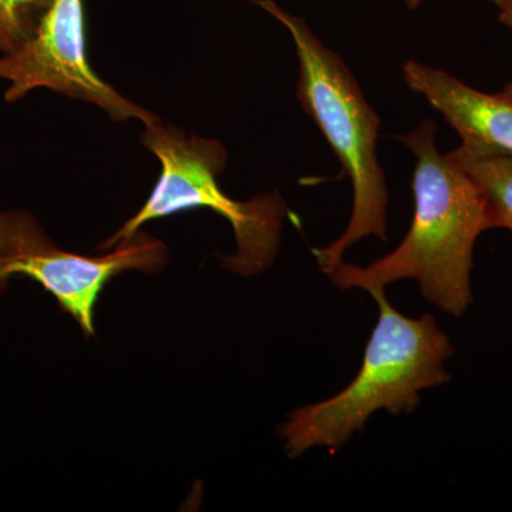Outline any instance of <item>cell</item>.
Here are the masks:
<instances>
[{
    "instance_id": "cell-4",
    "label": "cell",
    "mask_w": 512,
    "mask_h": 512,
    "mask_svg": "<svg viewBox=\"0 0 512 512\" xmlns=\"http://www.w3.org/2000/svg\"><path fill=\"white\" fill-rule=\"evenodd\" d=\"M141 141L160 160V178L141 210L100 244L99 251L116 248L147 222L177 212L210 208L231 224L237 239V252L221 256L225 269L252 276L271 268L278 254L282 222L288 214L281 195L268 192L249 201L228 197L217 181L228 161L220 141L187 137L160 121L146 127Z\"/></svg>"
},
{
    "instance_id": "cell-8",
    "label": "cell",
    "mask_w": 512,
    "mask_h": 512,
    "mask_svg": "<svg viewBox=\"0 0 512 512\" xmlns=\"http://www.w3.org/2000/svg\"><path fill=\"white\" fill-rule=\"evenodd\" d=\"M448 156L477 184L487 205L490 228H503L512 235V157H474L460 147Z\"/></svg>"
},
{
    "instance_id": "cell-10",
    "label": "cell",
    "mask_w": 512,
    "mask_h": 512,
    "mask_svg": "<svg viewBox=\"0 0 512 512\" xmlns=\"http://www.w3.org/2000/svg\"><path fill=\"white\" fill-rule=\"evenodd\" d=\"M498 10H500L501 22L512 30V0H505Z\"/></svg>"
},
{
    "instance_id": "cell-12",
    "label": "cell",
    "mask_w": 512,
    "mask_h": 512,
    "mask_svg": "<svg viewBox=\"0 0 512 512\" xmlns=\"http://www.w3.org/2000/svg\"><path fill=\"white\" fill-rule=\"evenodd\" d=\"M490 2H493L497 8H500L501 5L505 2V0H490Z\"/></svg>"
},
{
    "instance_id": "cell-6",
    "label": "cell",
    "mask_w": 512,
    "mask_h": 512,
    "mask_svg": "<svg viewBox=\"0 0 512 512\" xmlns=\"http://www.w3.org/2000/svg\"><path fill=\"white\" fill-rule=\"evenodd\" d=\"M0 80L9 83L8 103L49 89L96 104L113 120L137 119L146 127L160 121L93 72L86 55L83 0H52L28 42L0 56Z\"/></svg>"
},
{
    "instance_id": "cell-11",
    "label": "cell",
    "mask_w": 512,
    "mask_h": 512,
    "mask_svg": "<svg viewBox=\"0 0 512 512\" xmlns=\"http://www.w3.org/2000/svg\"><path fill=\"white\" fill-rule=\"evenodd\" d=\"M402 2L407 8L414 10L419 8L420 5H423L426 0H402Z\"/></svg>"
},
{
    "instance_id": "cell-2",
    "label": "cell",
    "mask_w": 512,
    "mask_h": 512,
    "mask_svg": "<svg viewBox=\"0 0 512 512\" xmlns=\"http://www.w3.org/2000/svg\"><path fill=\"white\" fill-rule=\"evenodd\" d=\"M370 295L379 306V320L362 367L342 392L289 414L281 427L289 457L315 447L343 446L379 410L393 416L413 413L420 392L450 380L446 363L454 348L434 316L406 318L390 305L384 291Z\"/></svg>"
},
{
    "instance_id": "cell-9",
    "label": "cell",
    "mask_w": 512,
    "mask_h": 512,
    "mask_svg": "<svg viewBox=\"0 0 512 512\" xmlns=\"http://www.w3.org/2000/svg\"><path fill=\"white\" fill-rule=\"evenodd\" d=\"M52 0H0V53L15 52L36 32Z\"/></svg>"
},
{
    "instance_id": "cell-5",
    "label": "cell",
    "mask_w": 512,
    "mask_h": 512,
    "mask_svg": "<svg viewBox=\"0 0 512 512\" xmlns=\"http://www.w3.org/2000/svg\"><path fill=\"white\" fill-rule=\"evenodd\" d=\"M168 261L163 242L140 229L111 254L86 256L57 247L29 212L0 211V293L16 276L32 279L53 295L64 312L94 336V306L121 272L156 274Z\"/></svg>"
},
{
    "instance_id": "cell-7",
    "label": "cell",
    "mask_w": 512,
    "mask_h": 512,
    "mask_svg": "<svg viewBox=\"0 0 512 512\" xmlns=\"http://www.w3.org/2000/svg\"><path fill=\"white\" fill-rule=\"evenodd\" d=\"M404 82L424 97L461 138L474 157H512V97L473 89L437 67L407 60Z\"/></svg>"
},
{
    "instance_id": "cell-3",
    "label": "cell",
    "mask_w": 512,
    "mask_h": 512,
    "mask_svg": "<svg viewBox=\"0 0 512 512\" xmlns=\"http://www.w3.org/2000/svg\"><path fill=\"white\" fill-rule=\"evenodd\" d=\"M254 3L291 35L299 59L296 96L352 183L353 208L345 232L328 247L312 249L326 274L343 261L346 249L362 239L386 241L389 191L377 153L380 119L342 57L301 16L292 15L275 0Z\"/></svg>"
},
{
    "instance_id": "cell-13",
    "label": "cell",
    "mask_w": 512,
    "mask_h": 512,
    "mask_svg": "<svg viewBox=\"0 0 512 512\" xmlns=\"http://www.w3.org/2000/svg\"><path fill=\"white\" fill-rule=\"evenodd\" d=\"M504 92L507 94H510V96L512 97V82L510 84H508L507 87H505Z\"/></svg>"
},
{
    "instance_id": "cell-1",
    "label": "cell",
    "mask_w": 512,
    "mask_h": 512,
    "mask_svg": "<svg viewBox=\"0 0 512 512\" xmlns=\"http://www.w3.org/2000/svg\"><path fill=\"white\" fill-rule=\"evenodd\" d=\"M436 133V123L426 120L400 137L416 157L414 218L402 244L366 268L342 261L326 275L342 291L369 293L414 279L427 301L461 316L473 303L474 247L491 228L483 194L448 153H440Z\"/></svg>"
}]
</instances>
